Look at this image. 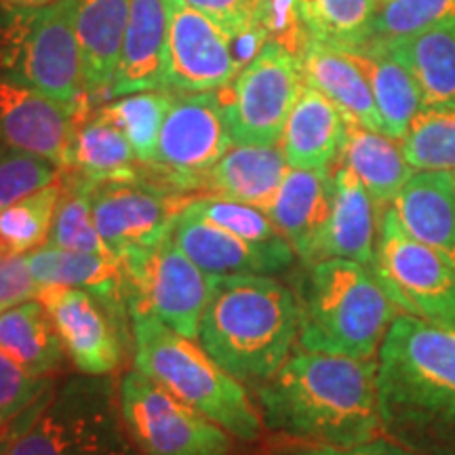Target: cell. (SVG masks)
I'll use <instances>...</instances> for the list:
<instances>
[{
	"mask_svg": "<svg viewBox=\"0 0 455 455\" xmlns=\"http://www.w3.org/2000/svg\"><path fill=\"white\" fill-rule=\"evenodd\" d=\"M3 4H7L11 9H38L47 7L53 0H0Z\"/></svg>",
	"mask_w": 455,
	"mask_h": 455,
	"instance_id": "45",
	"label": "cell"
},
{
	"mask_svg": "<svg viewBox=\"0 0 455 455\" xmlns=\"http://www.w3.org/2000/svg\"><path fill=\"white\" fill-rule=\"evenodd\" d=\"M375 373L378 358L295 348L275 375L258 384L261 422L304 445L350 447L384 436Z\"/></svg>",
	"mask_w": 455,
	"mask_h": 455,
	"instance_id": "1",
	"label": "cell"
},
{
	"mask_svg": "<svg viewBox=\"0 0 455 455\" xmlns=\"http://www.w3.org/2000/svg\"><path fill=\"white\" fill-rule=\"evenodd\" d=\"M335 195L331 213L316 238L308 264L321 259H350L371 268L378 238V207L367 188L346 164L333 171Z\"/></svg>",
	"mask_w": 455,
	"mask_h": 455,
	"instance_id": "18",
	"label": "cell"
},
{
	"mask_svg": "<svg viewBox=\"0 0 455 455\" xmlns=\"http://www.w3.org/2000/svg\"><path fill=\"white\" fill-rule=\"evenodd\" d=\"M310 38L341 51L371 41L378 0H295Z\"/></svg>",
	"mask_w": 455,
	"mask_h": 455,
	"instance_id": "32",
	"label": "cell"
},
{
	"mask_svg": "<svg viewBox=\"0 0 455 455\" xmlns=\"http://www.w3.org/2000/svg\"><path fill=\"white\" fill-rule=\"evenodd\" d=\"M173 243L190 258L198 268L212 276L228 275H278L289 270L298 259L293 253H275L243 241L226 228L181 209L175 221Z\"/></svg>",
	"mask_w": 455,
	"mask_h": 455,
	"instance_id": "17",
	"label": "cell"
},
{
	"mask_svg": "<svg viewBox=\"0 0 455 455\" xmlns=\"http://www.w3.org/2000/svg\"><path fill=\"white\" fill-rule=\"evenodd\" d=\"M135 369L181 403L207 415L238 441L261 435V415L241 379L226 371L196 339L186 338L146 312L131 310Z\"/></svg>",
	"mask_w": 455,
	"mask_h": 455,
	"instance_id": "6",
	"label": "cell"
},
{
	"mask_svg": "<svg viewBox=\"0 0 455 455\" xmlns=\"http://www.w3.org/2000/svg\"><path fill=\"white\" fill-rule=\"evenodd\" d=\"M51 375H36L0 350V430L28 409L53 384Z\"/></svg>",
	"mask_w": 455,
	"mask_h": 455,
	"instance_id": "40",
	"label": "cell"
},
{
	"mask_svg": "<svg viewBox=\"0 0 455 455\" xmlns=\"http://www.w3.org/2000/svg\"><path fill=\"white\" fill-rule=\"evenodd\" d=\"M186 209L201 218L213 221L228 232L236 235L243 241L255 244V247L268 249L275 253H293V247L284 241V236L272 224L270 215L255 204L232 201L224 196H196L186 203Z\"/></svg>",
	"mask_w": 455,
	"mask_h": 455,
	"instance_id": "35",
	"label": "cell"
},
{
	"mask_svg": "<svg viewBox=\"0 0 455 455\" xmlns=\"http://www.w3.org/2000/svg\"><path fill=\"white\" fill-rule=\"evenodd\" d=\"M301 87L304 76L298 57L270 41L235 81L220 89L232 144H281Z\"/></svg>",
	"mask_w": 455,
	"mask_h": 455,
	"instance_id": "12",
	"label": "cell"
},
{
	"mask_svg": "<svg viewBox=\"0 0 455 455\" xmlns=\"http://www.w3.org/2000/svg\"><path fill=\"white\" fill-rule=\"evenodd\" d=\"M61 192L64 186L60 180L0 209V241L9 253H30L47 244Z\"/></svg>",
	"mask_w": 455,
	"mask_h": 455,
	"instance_id": "37",
	"label": "cell"
},
{
	"mask_svg": "<svg viewBox=\"0 0 455 455\" xmlns=\"http://www.w3.org/2000/svg\"><path fill=\"white\" fill-rule=\"evenodd\" d=\"M188 201L180 192L144 178L95 184L91 207L101 241L121 258L135 247H152L173 232Z\"/></svg>",
	"mask_w": 455,
	"mask_h": 455,
	"instance_id": "14",
	"label": "cell"
},
{
	"mask_svg": "<svg viewBox=\"0 0 455 455\" xmlns=\"http://www.w3.org/2000/svg\"><path fill=\"white\" fill-rule=\"evenodd\" d=\"M455 17V0H388L375 11L371 38L396 41L415 36Z\"/></svg>",
	"mask_w": 455,
	"mask_h": 455,
	"instance_id": "38",
	"label": "cell"
},
{
	"mask_svg": "<svg viewBox=\"0 0 455 455\" xmlns=\"http://www.w3.org/2000/svg\"><path fill=\"white\" fill-rule=\"evenodd\" d=\"M61 180V167L21 150H0V209Z\"/></svg>",
	"mask_w": 455,
	"mask_h": 455,
	"instance_id": "39",
	"label": "cell"
},
{
	"mask_svg": "<svg viewBox=\"0 0 455 455\" xmlns=\"http://www.w3.org/2000/svg\"><path fill=\"white\" fill-rule=\"evenodd\" d=\"M0 74L76 112L87 101L83 57L68 0L11 9L0 21Z\"/></svg>",
	"mask_w": 455,
	"mask_h": 455,
	"instance_id": "7",
	"label": "cell"
},
{
	"mask_svg": "<svg viewBox=\"0 0 455 455\" xmlns=\"http://www.w3.org/2000/svg\"><path fill=\"white\" fill-rule=\"evenodd\" d=\"M401 224L455 266V181L449 171H419L392 203Z\"/></svg>",
	"mask_w": 455,
	"mask_h": 455,
	"instance_id": "25",
	"label": "cell"
},
{
	"mask_svg": "<svg viewBox=\"0 0 455 455\" xmlns=\"http://www.w3.org/2000/svg\"><path fill=\"white\" fill-rule=\"evenodd\" d=\"M382 43L413 74L424 108L455 106V17L415 36Z\"/></svg>",
	"mask_w": 455,
	"mask_h": 455,
	"instance_id": "29",
	"label": "cell"
},
{
	"mask_svg": "<svg viewBox=\"0 0 455 455\" xmlns=\"http://www.w3.org/2000/svg\"><path fill=\"white\" fill-rule=\"evenodd\" d=\"M32 276L41 287H83L106 295V298H124V276L121 258L70 251V249L43 247L28 253Z\"/></svg>",
	"mask_w": 455,
	"mask_h": 455,
	"instance_id": "31",
	"label": "cell"
},
{
	"mask_svg": "<svg viewBox=\"0 0 455 455\" xmlns=\"http://www.w3.org/2000/svg\"><path fill=\"white\" fill-rule=\"evenodd\" d=\"M453 181H455V171H453Z\"/></svg>",
	"mask_w": 455,
	"mask_h": 455,
	"instance_id": "48",
	"label": "cell"
},
{
	"mask_svg": "<svg viewBox=\"0 0 455 455\" xmlns=\"http://www.w3.org/2000/svg\"><path fill=\"white\" fill-rule=\"evenodd\" d=\"M369 270L398 310L455 331V266L409 235L392 204L378 213Z\"/></svg>",
	"mask_w": 455,
	"mask_h": 455,
	"instance_id": "8",
	"label": "cell"
},
{
	"mask_svg": "<svg viewBox=\"0 0 455 455\" xmlns=\"http://www.w3.org/2000/svg\"><path fill=\"white\" fill-rule=\"evenodd\" d=\"M346 53L365 72L379 118H382L384 133L401 141L407 129L411 127L413 118L424 108L422 91L415 83L413 74L390 53L382 41H375V38Z\"/></svg>",
	"mask_w": 455,
	"mask_h": 455,
	"instance_id": "27",
	"label": "cell"
},
{
	"mask_svg": "<svg viewBox=\"0 0 455 455\" xmlns=\"http://www.w3.org/2000/svg\"><path fill=\"white\" fill-rule=\"evenodd\" d=\"M283 455H419L411 449L398 445L388 436H378V439L358 443L350 447H331V445H299L289 449Z\"/></svg>",
	"mask_w": 455,
	"mask_h": 455,
	"instance_id": "44",
	"label": "cell"
},
{
	"mask_svg": "<svg viewBox=\"0 0 455 455\" xmlns=\"http://www.w3.org/2000/svg\"><path fill=\"white\" fill-rule=\"evenodd\" d=\"M259 24L268 32L272 43L281 44L298 60L310 43V34L301 21L295 0H261Z\"/></svg>",
	"mask_w": 455,
	"mask_h": 455,
	"instance_id": "41",
	"label": "cell"
},
{
	"mask_svg": "<svg viewBox=\"0 0 455 455\" xmlns=\"http://www.w3.org/2000/svg\"><path fill=\"white\" fill-rule=\"evenodd\" d=\"M348 121L321 91L304 83L283 131V152L291 169L338 167Z\"/></svg>",
	"mask_w": 455,
	"mask_h": 455,
	"instance_id": "21",
	"label": "cell"
},
{
	"mask_svg": "<svg viewBox=\"0 0 455 455\" xmlns=\"http://www.w3.org/2000/svg\"><path fill=\"white\" fill-rule=\"evenodd\" d=\"M0 455H140L108 375H78L43 392L0 430Z\"/></svg>",
	"mask_w": 455,
	"mask_h": 455,
	"instance_id": "5",
	"label": "cell"
},
{
	"mask_svg": "<svg viewBox=\"0 0 455 455\" xmlns=\"http://www.w3.org/2000/svg\"><path fill=\"white\" fill-rule=\"evenodd\" d=\"M382 435L419 455H455V331L398 315L378 352Z\"/></svg>",
	"mask_w": 455,
	"mask_h": 455,
	"instance_id": "2",
	"label": "cell"
},
{
	"mask_svg": "<svg viewBox=\"0 0 455 455\" xmlns=\"http://www.w3.org/2000/svg\"><path fill=\"white\" fill-rule=\"evenodd\" d=\"M298 335V299L287 284L268 275L213 276L196 341L236 379L261 384L275 375Z\"/></svg>",
	"mask_w": 455,
	"mask_h": 455,
	"instance_id": "3",
	"label": "cell"
},
{
	"mask_svg": "<svg viewBox=\"0 0 455 455\" xmlns=\"http://www.w3.org/2000/svg\"><path fill=\"white\" fill-rule=\"evenodd\" d=\"M64 169L101 184V181L138 180L141 163L123 131L108 121L98 106L87 100L74 114V129Z\"/></svg>",
	"mask_w": 455,
	"mask_h": 455,
	"instance_id": "23",
	"label": "cell"
},
{
	"mask_svg": "<svg viewBox=\"0 0 455 455\" xmlns=\"http://www.w3.org/2000/svg\"><path fill=\"white\" fill-rule=\"evenodd\" d=\"M124 428L140 455H230V432L181 403L146 373L131 369L118 384Z\"/></svg>",
	"mask_w": 455,
	"mask_h": 455,
	"instance_id": "9",
	"label": "cell"
},
{
	"mask_svg": "<svg viewBox=\"0 0 455 455\" xmlns=\"http://www.w3.org/2000/svg\"><path fill=\"white\" fill-rule=\"evenodd\" d=\"M232 148L220 89L175 93L158 135L156 156L144 164L148 181L173 192L201 190L203 178Z\"/></svg>",
	"mask_w": 455,
	"mask_h": 455,
	"instance_id": "11",
	"label": "cell"
},
{
	"mask_svg": "<svg viewBox=\"0 0 455 455\" xmlns=\"http://www.w3.org/2000/svg\"><path fill=\"white\" fill-rule=\"evenodd\" d=\"M61 186H64V192H61L60 204H57L47 244L70 249V251L116 258L101 241L98 228H95L93 207H91L95 181L61 169Z\"/></svg>",
	"mask_w": 455,
	"mask_h": 455,
	"instance_id": "33",
	"label": "cell"
},
{
	"mask_svg": "<svg viewBox=\"0 0 455 455\" xmlns=\"http://www.w3.org/2000/svg\"><path fill=\"white\" fill-rule=\"evenodd\" d=\"M289 164L283 146H238L204 173L201 190L266 209L275 201Z\"/></svg>",
	"mask_w": 455,
	"mask_h": 455,
	"instance_id": "26",
	"label": "cell"
},
{
	"mask_svg": "<svg viewBox=\"0 0 455 455\" xmlns=\"http://www.w3.org/2000/svg\"><path fill=\"white\" fill-rule=\"evenodd\" d=\"M121 266L129 310L156 316L190 339L198 338L213 276L198 268L173 236L152 247L129 249L121 255Z\"/></svg>",
	"mask_w": 455,
	"mask_h": 455,
	"instance_id": "10",
	"label": "cell"
},
{
	"mask_svg": "<svg viewBox=\"0 0 455 455\" xmlns=\"http://www.w3.org/2000/svg\"><path fill=\"white\" fill-rule=\"evenodd\" d=\"M0 350L36 375H51L68 358L49 310L38 298L0 312Z\"/></svg>",
	"mask_w": 455,
	"mask_h": 455,
	"instance_id": "30",
	"label": "cell"
},
{
	"mask_svg": "<svg viewBox=\"0 0 455 455\" xmlns=\"http://www.w3.org/2000/svg\"><path fill=\"white\" fill-rule=\"evenodd\" d=\"M38 299L49 310L72 365L84 375H112L123 367L131 333L127 299L83 287H44Z\"/></svg>",
	"mask_w": 455,
	"mask_h": 455,
	"instance_id": "13",
	"label": "cell"
},
{
	"mask_svg": "<svg viewBox=\"0 0 455 455\" xmlns=\"http://www.w3.org/2000/svg\"><path fill=\"white\" fill-rule=\"evenodd\" d=\"M339 163L352 169V173L361 180L378 212L395 203L403 186L415 175V169L403 155L401 141L356 123L346 124Z\"/></svg>",
	"mask_w": 455,
	"mask_h": 455,
	"instance_id": "28",
	"label": "cell"
},
{
	"mask_svg": "<svg viewBox=\"0 0 455 455\" xmlns=\"http://www.w3.org/2000/svg\"><path fill=\"white\" fill-rule=\"evenodd\" d=\"M173 98L175 93L169 89L140 91L100 104L98 110L123 131L138 161L150 164L156 156L158 135Z\"/></svg>",
	"mask_w": 455,
	"mask_h": 455,
	"instance_id": "34",
	"label": "cell"
},
{
	"mask_svg": "<svg viewBox=\"0 0 455 455\" xmlns=\"http://www.w3.org/2000/svg\"><path fill=\"white\" fill-rule=\"evenodd\" d=\"M9 251L7 249H4V244H3V241H0V258H3V255H7Z\"/></svg>",
	"mask_w": 455,
	"mask_h": 455,
	"instance_id": "46",
	"label": "cell"
},
{
	"mask_svg": "<svg viewBox=\"0 0 455 455\" xmlns=\"http://www.w3.org/2000/svg\"><path fill=\"white\" fill-rule=\"evenodd\" d=\"M378 3H388V0H378Z\"/></svg>",
	"mask_w": 455,
	"mask_h": 455,
	"instance_id": "47",
	"label": "cell"
},
{
	"mask_svg": "<svg viewBox=\"0 0 455 455\" xmlns=\"http://www.w3.org/2000/svg\"><path fill=\"white\" fill-rule=\"evenodd\" d=\"M83 57L84 87L93 106L108 101L129 24L131 0H68Z\"/></svg>",
	"mask_w": 455,
	"mask_h": 455,
	"instance_id": "19",
	"label": "cell"
},
{
	"mask_svg": "<svg viewBox=\"0 0 455 455\" xmlns=\"http://www.w3.org/2000/svg\"><path fill=\"white\" fill-rule=\"evenodd\" d=\"M167 7L164 89L173 93H204L235 81L241 70L232 55L228 34L184 0H167Z\"/></svg>",
	"mask_w": 455,
	"mask_h": 455,
	"instance_id": "15",
	"label": "cell"
},
{
	"mask_svg": "<svg viewBox=\"0 0 455 455\" xmlns=\"http://www.w3.org/2000/svg\"><path fill=\"white\" fill-rule=\"evenodd\" d=\"M299 68L304 83L331 100L346 121L384 133L365 72L346 51L310 38L299 55Z\"/></svg>",
	"mask_w": 455,
	"mask_h": 455,
	"instance_id": "24",
	"label": "cell"
},
{
	"mask_svg": "<svg viewBox=\"0 0 455 455\" xmlns=\"http://www.w3.org/2000/svg\"><path fill=\"white\" fill-rule=\"evenodd\" d=\"M333 195V171L289 167L275 201L266 209L301 264L312 258L316 238L331 213Z\"/></svg>",
	"mask_w": 455,
	"mask_h": 455,
	"instance_id": "20",
	"label": "cell"
},
{
	"mask_svg": "<svg viewBox=\"0 0 455 455\" xmlns=\"http://www.w3.org/2000/svg\"><path fill=\"white\" fill-rule=\"evenodd\" d=\"M167 34V0H131L121 64L108 91V101L140 91L164 89Z\"/></svg>",
	"mask_w": 455,
	"mask_h": 455,
	"instance_id": "22",
	"label": "cell"
},
{
	"mask_svg": "<svg viewBox=\"0 0 455 455\" xmlns=\"http://www.w3.org/2000/svg\"><path fill=\"white\" fill-rule=\"evenodd\" d=\"M184 3L213 20L228 36L251 24H259L261 0H184Z\"/></svg>",
	"mask_w": 455,
	"mask_h": 455,
	"instance_id": "43",
	"label": "cell"
},
{
	"mask_svg": "<svg viewBox=\"0 0 455 455\" xmlns=\"http://www.w3.org/2000/svg\"><path fill=\"white\" fill-rule=\"evenodd\" d=\"M74 114L0 74V150L32 152L64 169Z\"/></svg>",
	"mask_w": 455,
	"mask_h": 455,
	"instance_id": "16",
	"label": "cell"
},
{
	"mask_svg": "<svg viewBox=\"0 0 455 455\" xmlns=\"http://www.w3.org/2000/svg\"><path fill=\"white\" fill-rule=\"evenodd\" d=\"M403 155L415 171H455V106L422 108L413 118Z\"/></svg>",
	"mask_w": 455,
	"mask_h": 455,
	"instance_id": "36",
	"label": "cell"
},
{
	"mask_svg": "<svg viewBox=\"0 0 455 455\" xmlns=\"http://www.w3.org/2000/svg\"><path fill=\"white\" fill-rule=\"evenodd\" d=\"M41 284L32 276L28 253H7L0 258V312L38 298Z\"/></svg>",
	"mask_w": 455,
	"mask_h": 455,
	"instance_id": "42",
	"label": "cell"
},
{
	"mask_svg": "<svg viewBox=\"0 0 455 455\" xmlns=\"http://www.w3.org/2000/svg\"><path fill=\"white\" fill-rule=\"evenodd\" d=\"M298 346L310 352L371 361L401 315L367 266L350 259L304 264L295 281Z\"/></svg>",
	"mask_w": 455,
	"mask_h": 455,
	"instance_id": "4",
	"label": "cell"
}]
</instances>
